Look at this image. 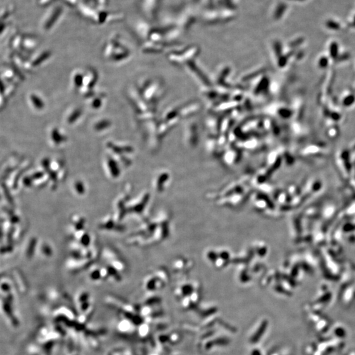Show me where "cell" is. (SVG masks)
<instances>
[{"label": "cell", "mask_w": 355, "mask_h": 355, "mask_svg": "<svg viewBox=\"0 0 355 355\" xmlns=\"http://www.w3.org/2000/svg\"><path fill=\"white\" fill-rule=\"evenodd\" d=\"M82 112L80 109H75L70 113L67 117V122L69 124H72L75 121H77L78 118L82 115Z\"/></svg>", "instance_id": "1"}, {"label": "cell", "mask_w": 355, "mask_h": 355, "mask_svg": "<svg viewBox=\"0 0 355 355\" xmlns=\"http://www.w3.org/2000/svg\"><path fill=\"white\" fill-rule=\"evenodd\" d=\"M111 122L108 120H103V121L97 122L94 125V128L97 132H101L105 130V128H109L111 126Z\"/></svg>", "instance_id": "2"}, {"label": "cell", "mask_w": 355, "mask_h": 355, "mask_svg": "<svg viewBox=\"0 0 355 355\" xmlns=\"http://www.w3.org/2000/svg\"><path fill=\"white\" fill-rule=\"evenodd\" d=\"M84 76L79 72H77L74 74L73 76V85L75 88H80V86L84 82Z\"/></svg>", "instance_id": "3"}]
</instances>
